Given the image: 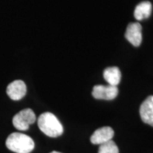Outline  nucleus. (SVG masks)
<instances>
[{"instance_id": "nucleus-4", "label": "nucleus", "mask_w": 153, "mask_h": 153, "mask_svg": "<svg viewBox=\"0 0 153 153\" xmlns=\"http://www.w3.org/2000/svg\"><path fill=\"white\" fill-rule=\"evenodd\" d=\"M118 89L116 86L96 85L93 88L92 95L97 99L113 100L117 97Z\"/></svg>"}, {"instance_id": "nucleus-11", "label": "nucleus", "mask_w": 153, "mask_h": 153, "mask_svg": "<svg viewBox=\"0 0 153 153\" xmlns=\"http://www.w3.org/2000/svg\"><path fill=\"white\" fill-rule=\"evenodd\" d=\"M98 153H119V150L115 142L111 140L100 145Z\"/></svg>"}, {"instance_id": "nucleus-8", "label": "nucleus", "mask_w": 153, "mask_h": 153, "mask_svg": "<svg viewBox=\"0 0 153 153\" xmlns=\"http://www.w3.org/2000/svg\"><path fill=\"white\" fill-rule=\"evenodd\" d=\"M140 115L144 123L153 126V96H150L140 107Z\"/></svg>"}, {"instance_id": "nucleus-7", "label": "nucleus", "mask_w": 153, "mask_h": 153, "mask_svg": "<svg viewBox=\"0 0 153 153\" xmlns=\"http://www.w3.org/2000/svg\"><path fill=\"white\" fill-rule=\"evenodd\" d=\"M114 131L111 127L106 126L97 129L91 136V143L94 145H101L113 138Z\"/></svg>"}, {"instance_id": "nucleus-6", "label": "nucleus", "mask_w": 153, "mask_h": 153, "mask_svg": "<svg viewBox=\"0 0 153 153\" xmlns=\"http://www.w3.org/2000/svg\"><path fill=\"white\" fill-rule=\"evenodd\" d=\"M7 93L9 98L14 101H19L26 94V86L22 80H15L9 84L7 88Z\"/></svg>"}, {"instance_id": "nucleus-9", "label": "nucleus", "mask_w": 153, "mask_h": 153, "mask_svg": "<svg viewBox=\"0 0 153 153\" xmlns=\"http://www.w3.org/2000/svg\"><path fill=\"white\" fill-rule=\"evenodd\" d=\"M103 75L108 85L111 86L117 87L121 79V72L117 67H109L105 69Z\"/></svg>"}, {"instance_id": "nucleus-10", "label": "nucleus", "mask_w": 153, "mask_h": 153, "mask_svg": "<svg viewBox=\"0 0 153 153\" xmlns=\"http://www.w3.org/2000/svg\"><path fill=\"white\" fill-rule=\"evenodd\" d=\"M152 12V4L150 1H143L138 4L134 11V16L137 21L148 19Z\"/></svg>"}, {"instance_id": "nucleus-12", "label": "nucleus", "mask_w": 153, "mask_h": 153, "mask_svg": "<svg viewBox=\"0 0 153 153\" xmlns=\"http://www.w3.org/2000/svg\"><path fill=\"white\" fill-rule=\"evenodd\" d=\"M50 153H61V152H57V151H53V152H51Z\"/></svg>"}, {"instance_id": "nucleus-1", "label": "nucleus", "mask_w": 153, "mask_h": 153, "mask_svg": "<svg viewBox=\"0 0 153 153\" xmlns=\"http://www.w3.org/2000/svg\"><path fill=\"white\" fill-rule=\"evenodd\" d=\"M38 126L40 130L48 137H57L63 133L62 125L52 113L42 114L38 119Z\"/></svg>"}, {"instance_id": "nucleus-5", "label": "nucleus", "mask_w": 153, "mask_h": 153, "mask_svg": "<svg viewBox=\"0 0 153 153\" xmlns=\"http://www.w3.org/2000/svg\"><path fill=\"white\" fill-rule=\"evenodd\" d=\"M125 37L129 43L135 47H138L142 43V26L138 22L131 23L126 28Z\"/></svg>"}, {"instance_id": "nucleus-2", "label": "nucleus", "mask_w": 153, "mask_h": 153, "mask_svg": "<svg viewBox=\"0 0 153 153\" xmlns=\"http://www.w3.org/2000/svg\"><path fill=\"white\" fill-rule=\"evenodd\" d=\"M6 146L16 153H30L34 149L35 143L31 137L25 134L14 133L7 137Z\"/></svg>"}, {"instance_id": "nucleus-3", "label": "nucleus", "mask_w": 153, "mask_h": 153, "mask_svg": "<svg viewBox=\"0 0 153 153\" xmlns=\"http://www.w3.org/2000/svg\"><path fill=\"white\" fill-rule=\"evenodd\" d=\"M36 120V114L30 108L19 111L13 118V125L19 131H27L31 124L35 123Z\"/></svg>"}]
</instances>
